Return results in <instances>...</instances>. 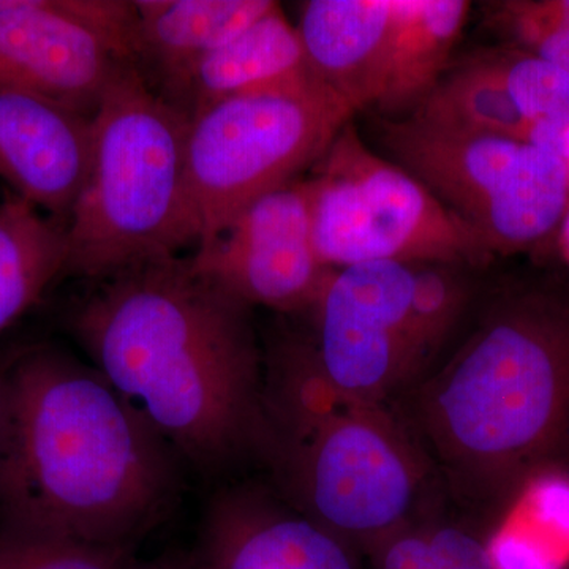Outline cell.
<instances>
[{
  "instance_id": "cell-10",
  "label": "cell",
  "mask_w": 569,
  "mask_h": 569,
  "mask_svg": "<svg viewBox=\"0 0 569 569\" xmlns=\"http://www.w3.org/2000/svg\"><path fill=\"white\" fill-rule=\"evenodd\" d=\"M133 2L0 0V92L93 116L132 62Z\"/></svg>"
},
{
  "instance_id": "cell-25",
  "label": "cell",
  "mask_w": 569,
  "mask_h": 569,
  "mask_svg": "<svg viewBox=\"0 0 569 569\" xmlns=\"http://www.w3.org/2000/svg\"><path fill=\"white\" fill-rule=\"evenodd\" d=\"M430 541L445 569H496L485 539L455 523L427 520Z\"/></svg>"
},
{
  "instance_id": "cell-20",
  "label": "cell",
  "mask_w": 569,
  "mask_h": 569,
  "mask_svg": "<svg viewBox=\"0 0 569 569\" xmlns=\"http://www.w3.org/2000/svg\"><path fill=\"white\" fill-rule=\"evenodd\" d=\"M411 268V316L430 353L437 356L466 313L470 282L462 266L417 263Z\"/></svg>"
},
{
  "instance_id": "cell-7",
  "label": "cell",
  "mask_w": 569,
  "mask_h": 569,
  "mask_svg": "<svg viewBox=\"0 0 569 569\" xmlns=\"http://www.w3.org/2000/svg\"><path fill=\"white\" fill-rule=\"evenodd\" d=\"M380 133L396 163L455 213L490 257L538 244L567 217L568 164L548 148L413 118L385 119Z\"/></svg>"
},
{
  "instance_id": "cell-26",
  "label": "cell",
  "mask_w": 569,
  "mask_h": 569,
  "mask_svg": "<svg viewBox=\"0 0 569 569\" xmlns=\"http://www.w3.org/2000/svg\"><path fill=\"white\" fill-rule=\"evenodd\" d=\"M529 141L559 153L563 159L569 144V96L545 119L531 126Z\"/></svg>"
},
{
  "instance_id": "cell-8",
  "label": "cell",
  "mask_w": 569,
  "mask_h": 569,
  "mask_svg": "<svg viewBox=\"0 0 569 569\" xmlns=\"http://www.w3.org/2000/svg\"><path fill=\"white\" fill-rule=\"evenodd\" d=\"M313 171L306 181L313 246L328 268L376 261L481 266L490 258L415 176L367 149L350 122Z\"/></svg>"
},
{
  "instance_id": "cell-5",
  "label": "cell",
  "mask_w": 569,
  "mask_h": 569,
  "mask_svg": "<svg viewBox=\"0 0 569 569\" xmlns=\"http://www.w3.org/2000/svg\"><path fill=\"white\" fill-rule=\"evenodd\" d=\"M189 126L123 63L92 116L91 163L67 220L63 274L102 280L198 246L186 182Z\"/></svg>"
},
{
  "instance_id": "cell-1",
  "label": "cell",
  "mask_w": 569,
  "mask_h": 569,
  "mask_svg": "<svg viewBox=\"0 0 569 569\" xmlns=\"http://www.w3.org/2000/svg\"><path fill=\"white\" fill-rule=\"evenodd\" d=\"M99 282L71 325L111 388L198 471L257 456L264 380L250 307L179 257Z\"/></svg>"
},
{
  "instance_id": "cell-28",
  "label": "cell",
  "mask_w": 569,
  "mask_h": 569,
  "mask_svg": "<svg viewBox=\"0 0 569 569\" xmlns=\"http://www.w3.org/2000/svg\"><path fill=\"white\" fill-rule=\"evenodd\" d=\"M563 160H565V162H567L568 170H569V144L567 146V151H565V153H563Z\"/></svg>"
},
{
  "instance_id": "cell-6",
  "label": "cell",
  "mask_w": 569,
  "mask_h": 569,
  "mask_svg": "<svg viewBox=\"0 0 569 569\" xmlns=\"http://www.w3.org/2000/svg\"><path fill=\"white\" fill-rule=\"evenodd\" d=\"M353 112L312 70L276 88L224 100L192 119L186 182L198 249L254 201L313 167Z\"/></svg>"
},
{
  "instance_id": "cell-13",
  "label": "cell",
  "mask_w": 569,
  "mask_h": 569,
  "mask_svg": "<svg viewBox=\"0 0 569 569\" xmlns=\"http://www.w3.org/2000/svg\"><path fill=\"white\" fill-rule=\"evenodd\" d=\"M91 152V116L0 92V179L17 197L67 223Z\"/></svg>"
},
{
  "instance_id": "cell-12",
  "label": "cell",
  "mask_w": 569,
  "mask_h": 569,
  "mask_svg": "<svg viewBox=\"0 0 569 569\" xmlns=\"http://www.w3.org/2000/svg\"><path fill=\"white\" fill-rule=\"evenodd\" d=\"M203 569H356L346 542L254 486L217 493L201 530Z\"/></svg>"
},
{
  "instance_id": "cell-3",
  "label": "cell",
  "mask_w": 569,
  "mask_h": 569,
  "mask_svg": "<svg viewBox=\"0 0 569 569\" xmlns=\"http://www.w3.org/2000/svg\"><path fill=\"white\" fill-rule=\"evenodd\" d=\"M396 411L437 477L468 507L500 508L569 449V298L498 295L448 361Z\"/></svg>"
},
{
  "instance_id": "cell-9",
  "label": "cell",
  "mask_w": 569,
  "mask_h": 569,
  "mask_svg": "<svg viewBox=\"0 0 569 569\" xmlns=\"http://www.w3.org/2000/svg\"><path fill=\"white\" fill-rule=\"evenodd\" d=\"M411 295V264L376 261L331 272L312 309V347L337 392L387 403L430 369L436 356L415 325Z\"/></svg>"
},
{
  "instance_id": "cell-23",
  "label": "cell",
  "mask_w": 569,
  "mask_h": 569,
  "mask_svg": "<svg viewBox=\"0 0 569 569\" xmlns=\"http://www.w3.org/2000/svg\"><path fill=\"white\" fill-rule=\"evenodd\" d=\"M486 20L493 32L511 43V48L569 73V28L550 13L548 0L489 3Z\"/></svg>"
},
{
  "instance_id": "cell-29",
  "label": "cell",
  "mask_w": 569,
  "mask_h": 569,
  "mask_svg": "<svg viewBox=\"0 0 569 569\" xmlns=\"http://www.w3.org/2000/svg\"><path fill=\"white\" fill-rule=\"evenodd\" d=\"M567 242H568V247H569V216H568V220H567Z\"/></svg>"
},
{
  "instance_id": "cell-4",
  "label": "cell",
  "mask_w": 569,
  "mask_h": 569,
  "mask_svg": "<svg viewBox=\"0 0 569 569\" xmlns=\"http://www.w3.org/2000/svg\"><path fill=\"white\" fill-rule=\"evenodd\" d=\"M258 458L284 503L351 550L426 520L433 470L387 403L350 399L329 385L312 342L287 340L264 383Z\"/></svg>"
},
{
  "instance_id": "cell-21",
  "label": "cell",
  "mask_w": 569,
  "mask_h": 569,
  "mask_svg": "<svg viewBox=\"0 0 569 569\" xmlns=\"http://www.w3.org/2000/svg\"><path fill=\"white\" fill-rule=\"evenodd\" d=\"M477 56L496 71L530 126L541 121L569 96L568 71L516 50H478Z\"/></svg>"
},
{
  "instance_id": "cell-15",
  "label": "cell",
  "mask_w": 569,
  "mask_h": 569,
  "mask_svg": "<svg viewBox=\"0 0 569 569\" xmlns=\"http://www.w3.org/2000/svg\"><path fill=\"white\" fill-rule=\"evenodd\" d=\"M276 6L272 0H134L133 66L162 97Z\"/></svg>"
},
{
  "instance_id": "cell-24",
  "label": "cell",
  "mask_w": 569,
  "mask_h": 569,
  "mask_svg": "<svg viewBox=\"0 0 569 569\" xmlns=\"http://www.w3.org/2000/svg\"><path fill=\"white\" fill-rule=\"evenodd\" d=\"M427 520L410 523L367 550L372 569H445L430 541Z\"/></svg>"
},
{
  "instance_id": "cell-2",
  "label": "cell",
  "mask_w": 569,
  "mask_h": 569,
  "mask_svg": "<svg viewBox=\"0 0 569 569\" xmlns=\"http://www.w3.org/2000/svg\"><path fill=\"white\" fill-rule=\"evenodd\" d=\"M174 488V452L96 367L37 347L0 373L10 533L133 546Z\"/></svg>"
},
{
  "instance_id": "cell-27",
  "label": "cell",
  "mask_w": 569,
  "mask_h": 569,
  "mask_svg": "<svg viewBox=\"0 0 569 569\" xmlns=\"http://www.w3.org/2000/svg\"><path fill=\"white\" fill-rule=\"evenodd\" d=\"M130 569V568H129ZM138 569H203L197 561H160V563L148 565Z\"/></svg>"
},
{
  "instance_id": "cell-22",
  "label": "cell",
  "mask_w": 569,
  "mask_h": 569,
  "mask_svg": "<svg viewBox=\"0 0 569 569\" xmlns=\"http://www.w3.org/2000/svg\"><path fill=\"white\" fill-rule=\"evenodd\" d=\"M133 546L9 533L0 569H129Z\"/></svg>"
},
{
  "instance_id": "cell-18",
  "label": "cell",
  "mask_w": 569,
  "mask_h": 569,
  "mask_svg": "<svg viewBox=\"0 0 569 569\" xmlns=\"http://www.w3.org/2000/svg\"><path fill=\"white\" fill-rule=\"evenodd\" d=\"M67 223L22 198L0 204V332L66 271Z\"/></svg>"
},
{
  "instance_id": "cell-14",
  "label": "cell",
  "mask_w": 569,
  "mask_h": 569,
  "mask_svg": "<svg viewBox=\"0 0 569 569\" xmlns=\"http://www.w3.org/2000/svg\"><path fill=\"white\" fill-rule=\"evenodd\" d=\"M296 29L325 84L353 111L378 108L395 58L397 0H310Z\"/></svg>"
},
{
  "instance_id": "cell-17",
  "label": "cell",
  "mask_w": 569,
  "mask_h": 569,
  "mask_svg": "<svg viewBox=\"0 0 569 569\" xmlns=\"http://www.w3.org/2000/svg\"><path fill=\"white\" fill-rule=\"evenodd\" d=\"M468 10L466 0H397L395 58L378 110H417L451 66Z\"/></svg>"
},
{
  "instance_id": "cell-16",
  "label": "cell",
  "mask_w": 569,
  "mask_h": 569,
  "mask_svg": "<svg viewBox=\"0 0 569 569\" xmlns=\"http://www.w3.org/2000/svg\"><path fill=\"white\" fill-rule=\"evenodd\" d=\"M312 71L298 29L279 3L252 26L183 74L163 93L189 121L242 93L263 91Z\"/></svg>"
},
{
  "instance_id": "cell-19",
  "label": "cell",
  "mask_w": 569,
  "mask_h": 569,
  "mask_svg": "<svg viewBox=\"0 0 569 569\" xmlns=\"http://www.w3.org/2000/svg\"><path fill=\"white\" fill-rule=\"evenodd\" d=\"M410 118L443 129L505 134L527 141L531 129L503 81L477 52L451 63Z\"/></svg>"
},
{
  "instance_id": "cell-11",
  "label": "cell",
  "mask_w": 569,
  "mask_h": 569,
  "mask_svg": "<svg viewBox=\"0 0 569 569\" xmlns=\"http://www.w3.org/2000/svg\"><path fill=\"white\" fill-rule=\"evenodd\" d=\"M189 261L194 272L250 309L279 312L312 310L335 271L321 263L313 246L306 181L254 201Z\"/></svg>"
}]
</instances>
